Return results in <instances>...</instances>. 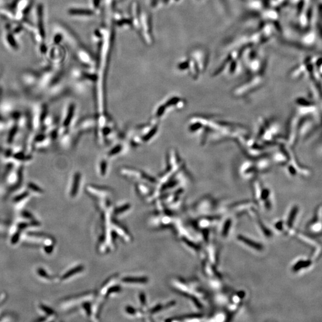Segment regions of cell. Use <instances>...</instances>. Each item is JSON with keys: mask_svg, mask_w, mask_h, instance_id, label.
<instances>
[{"mask_svg": "<svg viewBox=\"0 0 322 322\" xmlns=\"http://www.w3.org/2000/svg\"><path fill=\"white\" fill-rule=\"evenodd\" d=\"M238 238L242 242H244L245 244L249 245V246H251V247H252V248H253L254 249H258V250H261L262 248V246L260 244H259V243H258L257 242H253L252 240H250L249 239H247V238H246V237H245L243 236H240L239 237H238Z\"/></svg>", "mask_w": 322, "mask_h": 322, "instance_id": "1", "label": "cell"}, {"mask_svg": "<svg viewBox=\"0 0 322 322\" xmlns=\"http://www.w3.org/2000/svg\"><path fill=\"white\" fill-rule=\"evenodd\" d=\"M298 208L297 207H295L293 208V209L292 210V211H290V213L289 215V218H288V220H287V225L290 227V226H292L293 223V221L295 220V218L298 213Z\"/></svg>", "mask_w": 322, "mask_h": 322, "instance_id": "2", "label": "cell"}, {"mask_svg": "<svg viewBox=\"0 0 322 322\" xmlns=\"http://www.w3.org/2000/svg\"><path fill=\"white\" fill-rule=\"evenodd\" d=\"M310 264H311V262L310 261H299L296 264H295V265L293 267V270L295 271H297V270H298L299 269H300V268H301L302 267H307L309 266Z\"/></svg>", "mask_w": 322, "mask_h": 322, "instance_id": "3", "label": "cell"}, {"mask_svg": "<svg viewBox=\"0 0 322 322\" xmlns=\"http://www.w3.org/2000/svg\"><path fill=\"white\" fill-rule=\"evenodd\" d=\"M230 224H231L230 220H228V221L226 222V224H225V226H224V228L223 232V235H226L228 233V230H229V229H230Z\"/></svg>", "mask_w": 322, "mask_h": 322, "instance_id": "4", "label": "cell"}]
</instances>
